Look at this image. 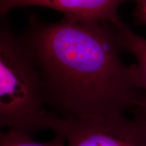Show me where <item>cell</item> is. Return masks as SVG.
Listing matches in <instances>:
<instances>
[{
	"instance_id": "obj_3",
	"label": "cell",
	"mask_w": 146,
	"mask_h": 146,
	"mask_svg": "<svg viewBox=\"0 0 146 146\" xmlns=\"http://www.w3.org/2000/svg\"><path fill=\"white\" fill-rule=\"evenodd\" d=\"M56 134L65 137L66 146H146V121L125 115L104 118L59 116Z\"/></svg>"
},
{
	"instance_id": "obj_2",
	"label": "cell",
	"mask_w": 146,
	"mask_h": 146,
	"mask_svg": "<svg viewBox=\"0 0 146 146\" xmlns=\"http://www.w3.org/2000/svg\"><path fill=\"white\" fill-rule=\"evenodd\" d=\"M43 81L21 36L1 19L0 27V126L31 135L54 131L56 114L47 112Z\"/></svg>"
},
{
	"instance_id": "obj_4",
	"label": "cell",
	"mask_w": 146,
	"mask_h": 146,
	"mask_svg": "<svg viewBox=\"0 0 146 146\" xmlns=\"http://www.w3.org/2000/svg\"><path fill=\"white\" fill-rule=\"evenodd\" d=\"M128 0H0V14L4 16L18 7L41 6L59 11L66 19L81 22H109L113 25L121 21L118 14L120 3Z\"/></svg>"
},
{
	"instance_id": "obj_6",
	"label": "cell",
	"mask_w": 146,
	"mask_h": 146,
	"mask_svg": "<svg viewBox=\"0 0 146 146\" xmlns=\"http://www.w3.org/2000/svg\"><path fill=\"white\" fill-rule=\"evenodd\" d=\"M0 146H66V143L65 137L60 133L49 141L37 142L27 133L8 130L0 133Z\"/></svg>"
},
{
	"instance_id": "obj_7",
	"label": "cell",
	"mask_w": 146,
	"mask_h": 146,
	"mask_svg": "<svg viewBox=\"0 0 146 146\" xmlns=\"http://www.w3.org/2000/svg\"><path fill=\"white\" fill-rule=\"evenodd\" d=\"M135 24L146 25V6H136L133 11Z\"/></svg>"
},
{
	"instance_id": "obj_9",
	"label": "cell",
	"mask_w": 146,
	"mask_h": 146,
	"mask_svg": "<svg viewBox=\"0 0 146 146\" xmlns=\"http://www.w3.org/2000/svg\"><path fill=\"white\" fill-rule=\"evenodd\" d=\"M136 3V6H146V0H133Z\"/></svg>"
},
{
	"instance_id": "obj_8",
	"label": "cell",
	"mask_w": 146,
	"mask_h": 146,
	"mask_svg": "<svg viewBox=\"0 0 146 146\" xmlns=\"http://www.w3.org/2000/svg\"><path fill=\"white\" fill-rule=\"evenodd\" d=\"M135 116L139 117L146 121V95L143 94L141 104L133 110Z\"/></svg>"
},
{
	"instance_id": "obj_1",
	"label": "cell",
	"mask_w": 146,
	"mask_h": 146,
	"mask_svg": "<svg viewBox=\"0 0 146 146\" xmlns=\"http://www.w3.org/2000/svg\"><path fill=\"white\" fill-rule=\"evenodd\" d=\"M43 81L46 104L64 118L123 116L141 104L137 64L127 66L109 22L63 19L45 23L30 15L21 36Z\"/></svg>"
},
{
	"instance_id": "obj_5",
	"label": "cell",
	"mask_w": 146,
	"mask_h": 146,
	"mask_svg": "<svg viewBox=\"0 0 146 146\" xmlns=\"http://www.w3.org/2000/svg\"><path fill=\"white\" fill-rule=\"evenodd\" d=\"M123 51L131 53L138 62L137 65V84L146 95V39L138 36L123 21L114 25Z\"/></svg>"
}]
</instances>
